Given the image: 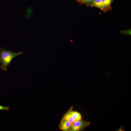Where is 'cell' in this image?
Instances as JSON below:
<instances>
[{"instance_id": "6da1fadb", "label": "cell", "mask_w": 131, "mask_h": 131, "mask_svg": "<svg viewBox=\"0 0 131 131\" xmlns=\"http://www.w3.org/2000/svg\"><path fill=\"white\" fill-rule=\"evenodd\" d=\"M23 53V52L15 53L11 51L6 50L3 48L0 49V64L1 68L4 71H6L7 67L12 60L16 56Z\"/></svg>"}, {"instance_id": "7a4b0ae2", "label": "cell", "mask_w": 131, "mask_h": 131, "mask_svg": "<svg viewBox=\"0 0 131 131\" xmlns=\"http://www.w3.org/2000/svg\"><path fill=\"white\" fill-rule=\"evenodd\" d=\"M89 124L87 122L81 120L76 121L72 124L70 131H79L83 128L85 126H87Z\"/></svg>"}, {"instance_id": "3957f363", "label": "cell", "mask_w": 131, "mask_h": 131, "mask_svg": "<svg viewBox=\"0 0 131 131\" xmlns=\"http://www.w3.org/2000/svg\"><path fill=\"white\" fill-rule=\"evenodd\" d=\"M72 124L68 121L63 119L60 124V128L64 131H67L71 128Z\"/></svg>"}, {"instance_id": "277c9868", "label": "cell", "mask_w": 131, "mask_h": 131, "mask_svg": "<svg viewBox=\"0 0 131 131\" xmlns=\"http://www.w3.org/2000/svg\"><path fill=\"white\" fill-rule=\"evenodd\" d=\"M69 112L75 121L81 120V116L79 113L72 111Z\"/></svg>"}, {"instance_id": "5b68a950", "label": "cell", "mask_w": 131, "mask_h": 131, "mask_svg": "<svg viewBox=\"0 0 131 131\" xmlns=\"http://www.w3.org/2000/svg\"><path fill=\"white\" fill-rule=\"evenodd\" d=\"M92 4L94 6L98 8L101 10L103 9L102 0H93L92 2Z\"/></svg>"}, {"instance_id": "8992f818", "label": "cell", "mask_w": 131, "mask_h": 131, "mask_svg": "<svg viewBox=\"0 0 131 131\" xmlns=\"http://www.w3.org/2000/svg\"><path fill=\"white\" fill-rule=\"evenodd\" d=\"M63 119L68 121L72 124L75 122L69 112L64 115Z\"/></svg>"}, {"instance_id": "52a82bcc", "label": "cell", "mask_w": 131, "mask_h": 131, "mask_svg": "<svg viewBox=\"0 0 131 131\" xmlns=\"http://www.w3.org/2000/svg\"><path fill=\"white\" fill-rule=\"evenodd\" d=\"M112 0H102L103 9L109 7L110 5Z\"/></svg>"}, {"instance_id": "ba28073f", "label": "cell", "mask_w": 131, "mask_h": 131, "mask_svg": "<svg viewBox=\"0 0 131 131\" xmlns=\"http://www.w3.org/2000/svg\"><path fill=\"white\" fill-rule=\"evenodd\" d=\"M9 109V106H4L0 105V110H6L8 111Z\"/></svg>"}, {"instance_id": "9c48e42d", "label": "cell", "mask_w": 131, "mask_h": 131, "mask_svg": "<svg viewBox=\"0 0 131 131\" xmlns=\"http://www.w3.org/2000/svg\"><path fill=\"white\" fill-rule=\"evenodd\" d=\"M82 2L85 3H89L92 2L93 0H80Z\"/></svg>"}, {"instance_id": "30bf717a", "label": "cell", "mask_w": 131, "mask_h": 131, "mask_svg": "<svg viewBox=\"0 0 131 131\" xmlns=\"http://www.w3.org/2000/svg\"><path fill=\"white\" fill-rule=\"evenodd\" d=\"M122 33L124 34L129 35H131V31H122Z\"/></svg>"}]
</instances>
